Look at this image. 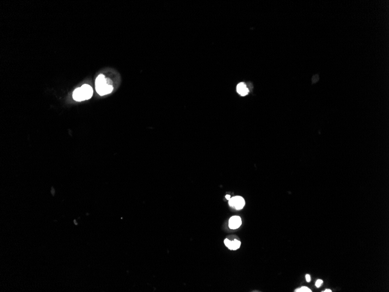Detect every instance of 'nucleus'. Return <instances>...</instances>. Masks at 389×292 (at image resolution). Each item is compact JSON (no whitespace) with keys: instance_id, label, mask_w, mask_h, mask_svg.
I'll return each instance as SVG.
<instances>
[{"instance_id":"f257e3e1","label":"nucleus","mask_w":389,"mask_h":292,"mask_svg":"<svg viewBox=\"0 0 389 292\" xmlns=\"http://www.w3.org/2000/svg\"><path fill=\"white\" fill-rule=\"evenodd\" d=\"M96 89L100 95H107L113 91V86L107 84V79L103 75H99L96 79Z\"/></svg>"},{"instance_id":"f03ea898","label":"nucleus","mask_w":389,"mask_h":292,"mask_svg":"<svg viewBox=\"0 0 389 292\" xmlns=\"http://www.w3.org/2000/svg\"><path fill=\"white\" fill-rule=\"evenodd\" d=\"M228 204L231 207H234L237 210L243 209L245 204V202L242 196H234L231 198Z\"/></svg>"},{"instance_id":"7ed1b4c3","label":"nucleus","mask_w":389,"mask_h":292,"mask_svg":"<svg viewBox=\"0 0 389 292\" xmlns=\"http://www.w3.org/2000/svg\"><path fill=\"white\" fill-rule=\"evenodd\" d=\"M242 224L241 217L238 216H232L229 220L228 226L231 229H237L240 227Z\"/></svg>"},{"instance_id":"20e7f679","label":"nucleus","mask_w":389,"mask_h":292,"mask_svg":"<svg viewBox=\"0 0 389 292\" xmlns=\"http://www.w3.org/2000/svg\"><path fill=\"white\" fill-rule=\"evenodd\" d=\"M224 244L226 246L231 250H236L239 248L241 242L237 239H234L233 241H231L228 238H226L224 240Z\"/></svg>"},{"instance_id":"39448f33","label":"nucleus","mask_w":389,"mask_h":292,"mask_svg":"<svg viewBox=\"0 0 389 292\" xmlns=\"http://www.w3.org/2000/svg\"><path fill=\"white\" fill-rule=\"evenodd\" d=\"M81 89L84 93V96L85 100H88L89 99H90L92 97L93 95V89L90 86H89V85L84 84V85H82L81 87Z\"/></svg>"},{"instance_id":"423d86ee","label":"nucleus","mask_w":389,"mask_h":292,"mask_svg":"<svg viewBox=\"0 0 389 292\" xmlns=\"http://www.w3.org/2000/svg\"><path fill=\"white\" fill-rule=\"evenodd\" d=\"M73 98L74 100L78 101V102L85 100L84 93L81 88L76 89L74 91V93H73Z\"/></svg>"},{"instance_id":"0eeeda50","label":"nucleus","mask_w":389,"mask_h":292,"mask_svg":"<svg viewBox=\"0 0 389 292\" xmlns=\"http://www.w3.org/2000/svg\"><path fill=\"white\" fill-rule=\"evenodd\" d=\"M237 91L240 95L244 96L248 95V93H249V89L247 88L245 84L241 82L237 85Z\"/></svg>"},{"instance_id":"6e6552de","label":"nucleus","mask_w":389,"mask_h":292,"mask_svg":"<svg viewBox=\"0 0 389 292\" xmlns=\"http://www.w3.org/2000/svg\"><path fill=\"white\" fill-rule=\"evenodd\" d=\"M295 292H312V291H311V290H310V289H309V288H307V287H305V286H303V287H302V288H299V289H296V290H295Z\"/></svg>"},{"instance_id":"1a4fd4ad","label":"nucleus","mask_w":389,"mask_h":292,"mask_svg":"<svg viewBox=\"0 0 389 292\" xmlns=\"http://www.w3.org/2000/svg\"><path fill=\"white\" fill-rule=\"evenodd\" d=\"M322 284H323L322 280L318 279V280H317V281L316 282V284H315V285H316V286L317 288H319V287H320V286H321V285H322Z\"/></svg>"},{"instance_id":"9d476101","label":"nucleus","mask_w":389,"mask_h":292,"mask_svg":"<svg viewBox=\"0 0 389 292\" xmlns=\"http://www.w3.org/2000/svg\"><path fill=\"white\" fill-rule=\"evenodd\" d=\"M305 279H306V281H307L308 282H310V280H311V278H310V275H308V274H307V275H306Z\"/></svg>"},{"instance_id":"9b49d317","label":"nucleus","mask_w":389,"mask_h":292,"mask_svg":"<svg viewBox=\"0 0 389 292\" xmlns=\"http://www.w3.org/2000/svg\"><path fill=\"white\" fill-rule=\"evenodd\" d=\"M226 199H227V200H228V201L230 200L231 198L230 196V195H227V196H226Z\"/></svg>"},{"instance_id":"f8f14e48","label":"nucleus","mask_w":389,"mask_h":292,"mask_svg":"<svg viewBox=\"0 0 389 292\" xmlns=\"http://www.w3.org/2000/svg\"><path fill=\"white\" fill-rule=\"evenodd\" d=\"M332 292V291L330 289H326L325 290H324V291H323V292Z\"/></svg>"}]
</instances>
